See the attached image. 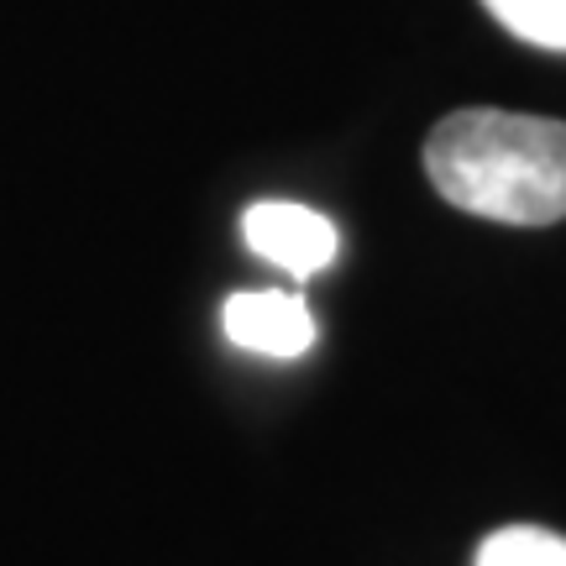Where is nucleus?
Segmentation results:
<instances>
[{"instance_id":"obj_1","label":"nucleus","mask_w":566,"mask_h":566,"mask_svg":"<svg viewBox=\"0 0 566 566\" xmlns=\"http://www.w3.org/2000/svg\"><path fill=\"white\" fill-rule=\"evenodd\" d=\"M424 174L467 216L504 226L566 221V122L451 111L424 142Z\"/></svg>"},{"instance_id":"obj_2","label":"nucleus","mask_w":566,"mask_h":566,"mask_svg":"<svg viewBox=\"0 0 566 566\" xmlns=\"http://www.w3.org/2000/svg\"><path fill=\"white\" fill-rule=\"evenodd\" d=\"M242 237L258 258H268L273 268L294 273V279H315L321 268L336 263V247H342L336 226L325 221L321 210L289 205V200L252 205L247 221H242Z\"/></svg>"},{"instance_id":"obj_3","label":"nucleus","mask_w":566,"mask_h":566,"mask_svg":"<svg viewBox=\"0 0 566 566\" xmlns=\"http://www.w3.org/2000/svg\"><path fill=\"white\" fill-rule=\"evenodd\" d=\"M226 336L242 352H263V357H304L315 346V315L300 294H279V289H247L231 294L221 310Z\"/></svg>"},{"instance_id":"obj_4","label":"nucleus","mask_w":566,"mask_h":566,"mask_svg":"<svg viewBox=\"0 0 566 566\" xmlns=\"http://www.w3.org/2000/svg\"><path fill=\"white\" fill-rule=\"evenodd\" d=\"M478 566H566V535L541 525L493 530L478 546Z\"/></svg>"},{"instance_id":"obj_5","label":"nucleus","mask_w":566,"mask_h":566,"mask_svg":"<svg viewBox=\"0 0 566 566\" xmlns=\"http://www.w3.org/2000/svg\"><path fill=\"white\" fill-rule=\"evenodd\" d=\"M514 38L566 53V0H483Z\"/></svg>"}]
</instances>
